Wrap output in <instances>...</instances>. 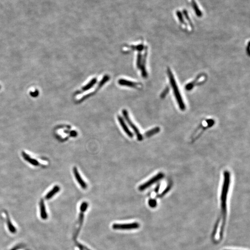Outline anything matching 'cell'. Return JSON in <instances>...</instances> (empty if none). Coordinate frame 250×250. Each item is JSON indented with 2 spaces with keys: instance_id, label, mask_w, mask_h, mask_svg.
Returning <instances> with one entry per match:
<instances>
[{
  "instance_id": "1",
  "label": "cell",
  "mask_w": 250,
  "mask_h": 250,
  "mask_svg": "<svg viewBox=\"0 0 250 250\" xmlns=\"http://www.w3.org/2000/svg\"><path fill=\"white\" fill-rule=\"evenodd\" d=\"M230 182V173L229 171H225L223 173V184L220 196V216L216 222L212 234V240L214 243H219L223 238L227 218V200Z\"/></svg>"
},
{
  "instance_id": "2",
  "label": "cell",
  "mask_w": 250,
  "mask_h": 250,
  "mask_svg": "<svg viewBox=\"0 0 250 250\" xmlns=\"http://www.w3.org/2000/svg\"><path fill=\"white\" fill-rule=\"evenodd\" d=\"M167 74H168V77H169V81H170V85L173 89L174 95L176 99L179 108L181 110H185L186 109L185 105L183 101V98H182L181 93L179 91V88H178L177 83L175 79L174 76L170 68L167 69Z\"/></svg>"
},
{
  "instance_id": "3",
  "label": "cell",
  "mask_w": 250,
  "mask_h": 250,
  "mask_svg": "<svg viewBox=\"0 0 250 250\" xmlns=\"http://www.w3.org/2000/svg\"><path fill=\"white\" fill-rule=\"evenodd\" d=\"M122 114L126 121L128 123V125H129V126L130 127V128L133 130L134 133L136 134V137H137L138 141H142V140H143V137L141 133L140 132V130H139L138 128L135 126L133 122L131 120L128 111L125 109L123 110Z\"/></svg>"
},
{
  "instance_id": "4",
  "label": "cell",
  "mask_w": 250,
  "mask_h": 250,
  "mask_svg": "<svg viewBox=\"0 0 250 250\" xmlns=\"http://www.w3.org/2000/svg\"><path fill=\"white\" fill-rule=\"evenodd\" d=\"M164 176H165V175L163 173H158V174L153 177L151 179H149L147 182H145L142 185H141L139 187V190L140 191H142L145 190V189H147L148 188L150 187V186L156 183L157 182H158L161 179H163L164 177Z\"/></svg>"
},
{
  "instance_id": "5",
  "label": "cell",
  "mask_w": 250,
  "mask_h": 250,
  "mask_svg": "<svg viewBox=\"0 0 250 250\" xmlns=\"http://www.w3.org/2000/svg\"><path fill=\"white\" fill-rule=\"evenodd\" d=\"M140 227L139 223L137 222L129 223V224H114L112 226L114 230H133L138 229Z\"/></svg>"
},
{
  "instance_id": "6",
  "label": "cell",
  "mask_w": 250,
  "mask_h": 250,
  "mask_svg": "<svg viewBox=\"0 0 250 250\" xmlns=\"http://www.w3.org/2000/svg\"><path fill=\"white\" fill-rule=\"evenodd\" d=\"M73 172L76 180L78 183L79 185L81 187V188H83V189H86L87 188V185L86 183L85 182V181L81 178L77 167H74L73 169Z\"/></svg>"
},
{
  "instance_id": "7",
  "label": "cell",
  "mask_w": 250,
  "mask_h": 250,
  "mask_svg": "<svg viewBox=\"0 0 250 250\" xmlns=\"http://www.w3.org/2000/svg\"><path fill=\"white\" fill-rule=\"evenodd\" d=\"M118 120L120 125H121V128H122L124 132L125 133L127 134V135H128L129 137H130V138H133V136H134V135H133V133L128 128L127 124H126V123L125 122L121 116H118Z\"/></svg>"
},
{
  "instance_id": "8",
  "label": "cell",
  "mask_w": 250,
  "mask_h": 250,
  "mask_svg": "<svg viewBox=\"0 0 250 250\" xmlns=\"http://www.w3.org/2000/svg\"><path fill=\"white\" fill-rule=\"evenodd\" d=\"M39 206H40V216L42 219L46 220L48 218V215L46 209L45 204L43 200L41 199L40 200Z\"/></svg>"
},
{
  "instance_id": "9",
  "label": "cell",
  "mask_w": 250,
  "mask_h": 250,
  "mask_svg": "<svg viewBox=\"0 0 250 250\" xmlns=\"http://www.w3.org/2000/svg\"><path fill=\"white\" fill-rule=\"evenodd\" d=\"M118 83L121 85L131 87L133 88H136L139 85L138 83L129 80H126V79H123L119 80L118 81Z\"/></svg>"
},
{
  "instance_id": "10",
  "label": "cell",
  "mask_w": 250,
  "mask_h": 250,
  "mask_svg": "<svg viewBox=\"0 0 250 250\" xmlns=\"http://www.w3.org/2000/svg\"><path fill=\"white\" fill-rule=\"evenodd\" d=\"M22 155L24 159L26 161L28 162V163H30L31 165H33L34 166H36L39 165V163H38L37 160L34 159V158H31L25 152H22Z\"/></svg>"
},
{
  "instance_id": "11",
  "label": "cell",
  "mask_w": 250,
  "mask_h": 250,
  "mask_svg": "<svg viewBox=\"0 0 250 250\" xmlns=\"http://www.w3.org/2000/svg\"><path fill=\"white\" fill-rule=\"evenodd\" d=\"M60 187L58 185H56L53 188V189L49 191L45 196V198L46 200H49L52 198L54 196L56 195L57 193H58L60 191Z\"/></svg>"
},
{
  "instance_id": "12",
  "label": "cell",
  "mask_w": 250,
  "mask_h": 250,
  "mask_svg": "<svg viewBox=\"0 0 250 250\" xmlns=\"http://www.w3.org/2000/svg\"><path fill=\"white\" fill-rule=\"evenodd\" d=\"M160 129L158 127L153 128L150 130L148 131L145 133V135L146 137H150L155 134H157L160 131Z\"/></svg>"
},
{
  "instance_id": "13",
  "label": "cell",
  "mask_w": 250,
  "mask_h": 250,
  "mask_svg": "<svg viewBox=\"0 0 250 250\" xmlns=\"http://www.w3.org/2000/svg\"><path fill=\"white\" fill-rule=\"evenodd\" d=\"M96 82H97V79H93L91 80V81H90L88 85H86L85 86V87H83V88H82V89H81V91L88 90V89L91 88L95 85Z\"/></svg>"
},
{
  "instance_id": "14",
  "label": "cell",
  "mask_w": 250,
  "mask_h": 250,
  "mask_svg": "<svg viewBox=\"0 0 250 250\" xmlns=\"http://www.w3.org/2000/svg\"><path fill=\"white\" fill-rule=\"evenodd\" d=\"M7 225H8L9 230L11 233H15L16 232V229L15 228L14 226L13 225L12 223L11 222L10 220L9 217L7 218Z\"/></svg>"
},
{
  "instance_id": "15",
  "label": "cell",
  "mask_w": 250,
  "mask_h": 250,
  "mask_svg": "<svg viewBox=\"0 0 250 250\" xmlns=\"http://www.w3.org/2000/svg\"><path fill=\"white\" fill-rule=\"evenodd\" d=\"M192 6H193V9H194V11L196 12V15L198 16H200L201 15V12L199 8H198L197 5L196 4L195 2L193 1L192 2Z\"/></svg>"
},
{
  "instance_id": "16",
  "label": "cell",
  "mask_w": 250,
  "mask_h": 250,
  "mask_svg": "<svg viewBox=\"0 0 250 250\" xmlns=\"http://www.w3.org/2000/svg\"><path fill=\"white\" fill-rule=\"evenodd\" d=\"M88 208V203L86 201L82 202L80 206L81 212L84 213L85 211H86Z\"/></svg>"
},
{
  "instance_id": "17",
  "label": "cell",
  "mask_w": 250,
  "mask_h": 250,
  "mask_svg": "<svg viewBox=\"0 0 250 250\" xmlns=\"http://www.w3.org/2000/svg\"><path fill=\"white\" fill-rule=\"evenodd\" d=\"M148 204L151 208H154L157 205V202L156 200L154 199H151L148 201Z\"/></svg>"
},
{
  "instance_id": "18",
  "label": "cell",
  "mask_w": 250,
  "mask_h": 250,
  "mask_svg": "<svg viewBox=\"0 0 250 250\" xmlns=\"http://www.w3.org/2000/svg\"><path fill=\"white\" fill-rule=\"evenodd\" d=\"M177 16H178V19H179V21H180V22L184 23V20H183V18L182 17V14H181V13L180 12H177Z\"/></svg>"
},
{
  "instance_id": "19",
  "label": "cell",
  "mask_w": 250,
  "mask_h": 250,
  "mask_svg": "<svg viewBox=\"0 0 250 250\" xmlns=\"http://www.w3.org/2000/svg\"><path fill=\"white\" fill-rule=\"evenodd\" d=\"M77 132L76 131H72L71 132V135L73 137H76V136H77Z\"/></svg>"
},
{
  "instance_id": "20",
  "label": "cell",
  "mask_w": 250,
  "mask_h": 250,
  "mask_svg": "<svg viewBox=\"0 0 250 250\" xmlns=\"http://www.w3.org/2000/svg\"><path fill=\"white\" fill-rule=\"evenodd\" d=\"M19 248V246H17V247H14V248H13V249H12L11 250H17V249H18V248Z\"/></svg>"
},
{
  "instance_id": "21",
  "label": "cell",
  "mask_w": 250,
  "mask_h": 250,
  "mask_svg": "<svg viewBox=\"0 0 250 250\" xmlns=\"http://www.w3.org/2000/svg\"><path fill=\"white\" fill-rule=\"evenodd\" d=\"M80 249H81V250H83V249H81V248H80Z\"/></svg>"
},
{
  "instance_id": "22",
  "label": "cell",
  "mask_w": 250,
  "mask_h": 250,
  "mask_svg": "<svg viewBox=\"0 0 250 250\" xmlns=\"http://www.w3.org/2000/svg\"></svg>"
}]
</instances>
